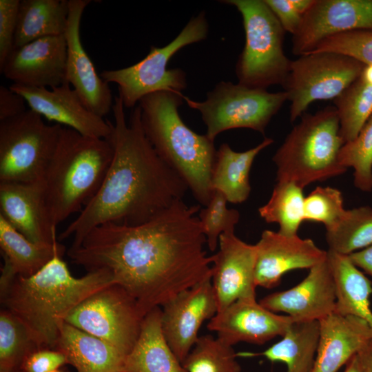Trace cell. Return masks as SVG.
<instances>
[{
  "mask_svg": "<svg viewBox=\"0 0 372 372\" xmlns=\"http://www.w3.org/2000/svg\"><path fill=\"white\" fill-rule=\"evenodd\" d=\"M200 205L183 199L138 225L105 223L93 228L76 249L71 261L87 272L102 270L121 287L145 317L181 291L211 277L213 256L206 238Z\"/></svg>",
  "mask_w": 372,
  "mask_h": 372,
  "instance_id": "1",
  "label": "cell"
},
{
  "mask_svg": "<svg viewBox=\"0 0 372 372\" xmlns=\"http://www.w3.org/2000/svg\"><path fill=\"white\" fill-rule=\"evenodd\" d=\"M125 108L120 96H115L112 108L114 122L107 138L113 157L99 191L58 236L59 241L72 237L70 249L77 248L85 236L101 224L145 223L183 199L189 190L146 137L138 105L133 108L129 123Z\"/></svg>",
  "mask_w": 372,
  "mask_h": 372,
  "instance_id": "2",
  "label": "cell"
},
{
  "mask_svg": "<svg viewBox=\"0 0 372 372\" xmlns=\"http://www.w3.org/2000/svg\"><path fill=\"white\" fill-rule=\"evenodd\" d=\"M110 284V276L102 270L73 276L63 256H56L34 275L14 278L0 291V300L3 309L23 324L39 349H54L67 316Z\"/></svg>",
  "mask_w": 372,
  "mask_h": 372,
  "instance_id": "3",
  "label": "cell"
},
{
  "mask_svg": "<svg viewBox=\"0 0 372 372\" xmlns=\"http://www.w3.org/2000/svg\"><path fill=\"white\" fill-rule=\"evenodd\" d=\"M183 96L162 91L143 97L138 103L141 121L156 152L205 207L213 192L211 174L217 150L214 141L193 131L181 118L178 108Z\"/></svg>",
  "mask_w": 372,
  "mask_h": 372,
  "instance_id": "4",
  "label": "cell"
},
{
  "mask_svg": "<svg viewBox=\"0 0 372 372\" xmlns=\"http://www.w3.org/2000/svg\"><path fill=\"white\" fill-rule=\"evenodd\" d=\"M113 157L107 139L63 126L45 172V202L53 226L81 211L99 191Z\"/></svg>",
  "mask_w": 372,
  "mask_h": 372,
  "instance_id": "5",
  "label": "cell"
},
{
  "mask_svg": "<svg viewBox=\"0 0 372 372\" xmlns=\"http://www.w3.org/2000/svg\"><path fill=\"white\" fill-rule=\"evenodd\" d=\"M344 144L335 107L305 112L272 158L276 181H292L304 189L343 174L347 169L338 157Z\"/></svg>",
  "mask_w": 372,
  "mask_h": 372,
  "instance_id": "6",
  "label": "cell"
},
{
  "mask_svg": "<svg viewBox=\"0 0 372 372\" xmlns=\"http://www.w3.org/2000/svg\"><path fill=\"white\" fill-rule=\"evenodd\" d=\"M242 16L245 42L236 64L238 83L267 90L282 85L291 61L283 50L285 31L264 0H225Z\"/></svg>",
  "mask_w": 372,
  "mask_h": 372,
  "instance_id": "7",
  "label": "cell"
},
{
  "mask_svg": "<svg viewBox=\"0 0 372 372\" xmlns=\"http://www.w3.org/2000/svg\"><path fill=\"white\" fill-rule=\"evenodd\" d=\"M209 25L205 12L192 17L169 43L151 46L142 60L129 67L105 70L101 77L115 83L125 108H134L143 97L157 92L181 93L187 87V75L180 68H167L172 57L183 48L205 40Z\"/></svg>",
  "mask_w": 372,
  "mask_h": 372,
  "instance_id": "8",
  "label": "cell"
},
{
  "mask_svg": "<svg viewBox=\"0 0 372 372\" xmlns=\"http://www.w3.org/2000/svg\"><path fill=\"white\" fill-rule=\"evenodd\" d=\"M62 127L30 109L0 121V183L43 180Z\"/></svg>",
  "mask_w": 372,
  "mask_h": 372,
  "instance_id": "9",
  "label": "cell"
},
{
  "mask_svg": "<svg viewBox=\"0 0 372 372\" xmlns=\"http://www.w3.org/2000/svg\"><path fill=\"white\" fill-rule=\"evenodd\" d=\"M183 99L190 108L200 112L207 127L205 134L214 141L221 132L236 128L265 134L271 119L287 101V94L222 81L207 93L205 101Z\"/></svg>",
  "mask_w": 372,
  "mask_h": 372,
  "instance_id": "10",
  "label": "cell"
},
{
  "mask_svg": "<svg viewBox=\"0 0 372 372\" xmlns=\"http://www.w3.org/2000/svg\"><path fill=\"white\" fill-rule=\"evenodd\" d=\"M365 65L333 52H311L291 61L282 85L291 103L290 121L301 117L313 102L335 99L360 77Z\"/></svg>",
  "mask_w": 372,
  "mask_h": 372,
  "instance_id": "11",
  "label": "cell"
},
{
  "mask_svg": "<svg viewBox=\"0 0 372 372\" xmlns=\"http://www.w3.org/2000/svg\"><path fill=\"white\" fill-rule=\"evenodd\" d=\"M143 318L134 300L119 285L110 284L82 301L65 322L127 355L139 336Z\"/></svg>",
  "mask_w": 372,
  "mask_h": 372,
  "instance_id": "12",
  "label": "cell"
},
{
  "mask_svg": "<svg viewBox=\"0 0 372 372\" xmlns=\"http://www.w3.org/2000/svg\"><path fill=\"white\" fill-rule=\"evenodd\" d=\"M211 278L181 291L161 307L162 332L181 363L198 340L203 322L218 312Z\"/></svg>",
  "mask_w": 372,
  "mask_h": 372,
  "instance_id": "13",
  "label": "cell"
},
{
  "mask_svg": "<svg viewBox=\"0 0 372 372\" xmlns=\"http://www.w3.org/2000/svg\"><path fill=\"white\" fill-rule=\"evenodd\" d=\"M354 30H372V0H316L292 35V52L308 54L324 39Z\"/></svg>",
  "mask_w": 372,
  "mask_h": 372,
  "instance_id": "14",
  "label": "cell"
},
{
  "mask_svg": "<svg viewBox=\"0 0 372 372\" xmlns=\"http://www.w3.org/2000/svg\"><path fill=\"white\" fill-rule=\"evenodd\" d=\"M9 87L23 97L30 110L49 121L94 138L107 139L112 133V122L91 111L69 83L50 89L14 83Z\"/></svg>",
  "mask_w": 372,
  "mask_h": 372,
  "instance_id": "15",
  "label": "cell"
},
{
  "mask_svg": "<svg viewBox=\"0 0 372 372\" xmlns=\"http://www.w3.org/2000/svg\"><path fill=\"white\" fill-rule=\"evenodd\" d=\"M66 62L64 34L50 36L14 48L0 71L14 84L50 89L68 83Z\"/></svg>",
  "mask_w": 372,
  "mask_h": 372,
  "instance_id": "16",
  "label": "cell"
},
{
  "mask_svg": "<svg viewBox=\"0 0 372 372\" xmlns=\"http://www.w3.org/2000/svg\"><path fill=\"white\" fill-rule=\"evenodd\" d=\"M90 0H69V12L64 33L67 44L66 79L84 104L103 117L112 110L113 99L109 84L96 72L85 50L80 34L81 17Z\"/></svg>",
  "mask_w": 372,
  "mask_h": 372,
  "instance_id": "17",
  "label": "cell"
},
{
  "mask_svg": "<svg viewBox=\"0 0 372 372\" xmlns=\"http://www.w3.org/2000/svg\"><path fill=\"white\" fill-rule=\"evenodd\" d=\"M218 247L211 280L219 311L236 300L256 298V249L238 238L235 231L223 233Z\"/></svg>",
  "mask_w": 372,
  "mask_h": 372,
  "instance_id": "18",
  "label": "cell"
},
{
  "mask_svg": "<svg viewBox=\"0 0 372 372\" xmlns=\"http://www.w3.org/2000/svg\"><path fill=\"white\" fill-rule=\"evenodd\" d=\"M294 321L267 309L252 298L236 300L218 311L207 327L231 346L239 342L263 344L282 337Z\"/></svg>",
  "mask_w": 372,
  "mask_h": 372,
  "instance_id": "19",
  "label": "cell"
},
{
  "mask_svg": "<svg viewBox=\"0 0 372 372\" xmlns=\"http://www.w3.org/2000/svg\"><path fill=\"white\" fill-rule=\"evenodd\" d=\"M335 284L327 256L293 287L259 300L267 309L286 313L295 321H319L335 311Z\"/></svg>",
  "mask_w": 372,
  "mask_h": 372,
  "instance_id": "20",
  "label": "cell"
},
{
  "mask_svg": "<svg viewBox=\"0 0 372 372\" xmlns=\"http://www.w3.org/2000/svg\"><path fill=\"white\" fill-rule=\"evenodd\" d=\"M255 245V282L256 287L266 289L276 287L287 272L310 269L327 256V251L319 248L311 239L268 229L262 231Z\"/></svg>",
  "mask_w": 372,
  "mask_h": 372,
  "instance_id": "21",
  "label": "cell"
},
{
  "mask_svg": "<svg viewBox=\"0 0 372 372\" xmlns=\"http://www.w3.org/2000/svg\"><path fill=\"white\" fill-rule=\"evenodd\" d=\"M0 215L28 240L52 243L58 240L47 209L44 181L0 183Z\"/></svg>",
  "mask_w": 372,
  "mask_h": 372,
  "instance_id": "22",
  "label": "cell"
},
{
  "mask_svg": "<svg viewBox=\"0 0 372 372\" xmlns=\"http://www.w3.org/2000/svg\"><path fill=\"white\" fill-rule=\"evenodd\" d=\"M320 337L311 372H337L372 339L365 320L335 312L319 320Z\"/></svg>",
  "mask_w": 372,
  "mask_h": 372,
  "instance_id": "23",
  "label": "cell"
},
{
  "mask_svg": "<svg viewBox=\"0 0 372 372\" xmlns=\"http://www.w3.org/2000/svg\"><path fill=\"white\" fill-rule=\"evenodd\" d=\"M0 248L3 258L0 290L17 276H31L54 257L63 256L65 252V246L59 240L44 243L28 240L1 215Z\"/></svg>",
  "mask_w": 372,
  "mask_h": 372,
  "instance_id": "24",
  "label": "cell"
},
{
  "mask_svg": "<svg viewBox=\"0 0 372 372\" xmlns=\"http://www.w3.org/2000/svg\"><path fill=\"white\" fill-rule=\"evenodd\" d=\"M54 349L77 372H124L127 355L110 343L64 322Z\"/></svg>",
  "mask_w": 372,
  "mask_h": 372,
  "instance_id": "25",
  "label": "cell"
},
{
  "mask_svg": "<svg viewBox=\"0 0 372 372\" xmlns=\"http://www.w3.org/2000/svg\"><path fill=\"white\" fill-rule=\"evenodd\" d=\"M161 307L143 318L139 336L126 357L124 372H187L165 340Z\"/></svg>",
  "mask_w": 372,
  "mask_h": 372,
  "instance_id": "26",
  "label": "cell"
},
{
  "mask_svg": "<svg viewBox=\"0 0 372 372\" xmlns=\"http://www.w3.org/2000/svg\"><path fill=\"white\" fill-rule=\"evenodd\" d=\"M273 143L265 138L258 145L244 152H236L227 143H223L216 151L211 169L212 190L222 192L228 203L245 202L251 192L249 172L257 155Z\"/></svg>",
  "mask_w": 372,
  "mask_h": 372,
  "instance_id": "27",
  "label": "cell"
},
{
  "mask_svg": "<svg viewBox=\"0 0 372 372\" xmlns=\"http://www.w3.org/2000/svg\"><path fill=\"white\" fill-rule=\"evenodd\" d=\"M336 289L335 311L367 322L372 328V282L348 256L327 250Z\"/></svg>",
  "mask_w": 372,
  "mask_h": 372,
  "instance_id": "28",
  "label": "cell"
},
{
  "mask_svg": "<svg viewBox=\"0 0 372 372\" xmlns=\"http://www.w3.org/2000/svg\"><path fill=\"white\" fill-rule=\"evenodd\" d=\"M320 337L319 321H294L282 339L260 353L244 352L238 357L263 356L286 365L285 372H311Z\"/></svg>",
  "mask_w": 372,
  "mask_h": 372,
  "instance_id": "29",
  "label": "cell"
},
{
  "mask_svg": "<svg viewBox=\"0 0 372 372\" xmlns=\"http://www.w3.org/2000/svg\"><path fill=\"white\" fill-rule=\"evenodd\" d=\"M68 12V0L21 1L14 48L42 37L63 35Z\"/></svg>",
  "mask_w": 372,
  "mask_h": 372,
  "instance_id": "30",
  "label": "cell"
},
{
  "mask_svg": "<svg viewBox=\"0 0 372 372\" xmlns=\"http://www.w3.org/2000/svg\"><path fill=\"white\" fill-rule=\"evenodd\" d=\"M303 188L292 181H276L269 200L258 209L267 223H276L278 232L296 236L304 221Z\"/></svg>",
  "mask_w": 372,
  "mask_h": 372,
  "instance_id": "31",
  "label": "cell"
},
{
  "mask_svg": "<svg viewBox=\"0 0 372 372\" xmlns=\"http://www.w3.org/2000/svg\"><path fill=\"white\" fill-rule=\"evenodd\" d=\"M329 251L349 256L372 245V207L346 209L340 222L326 231Z\"/></svg>",
  "mask_w": 372,
  "mask_h": 372,
  "instance_id": "32",
  "label": "cell"
},
{
  "mask_svg": "<svg viewBox=\"0 0 372 372\" xmlns=\"http://www.w3.org/2000/svg\"><path fill=\"white\" fill-rule=\"evenodd\" d=\"M344 143L355 139L372 115V85L361 77L333 99Z\"/></svg>",
  "mask_w": 372,
  "mask_h": 372,
  "instance_id": "33",
  "label": "cell"
},
{
  "mask_svg": "<svg viewBox=\"0 0 372 372\" xmlns=\"http://www.w3.org/2000/svg\"><path fill=\"white\" fill-rule=\"evenodd\" d=\"M233 346L211 335L199 336L182 363L187 372H241Z\"/></svg>",
  "mask_w": 372,
  "mask_h": 372,
  "instance_id": "34",
  "label": "cell"
},
{
  "mask_svg": "<svg viewBox=\"0 0 372 372\" xmlns=\"http://www.w3.org/2000/svg\"><path fill=\"white\" fill-rule=\"evenodd\" d=\"M39 349L23 324L8 311L0 312V372H21L28 356Z\"/></svg>",
  "mask_w": 372,
  "mask_h": 372,
  "instance_id": "35",
  "label": "cell"
},
{
  "mask_svg": "<svg viewBox=\"0 0 372 372\" xmlns=\"http://www.w3.org/2000/svg\"><path fill=\"white\" fill-rule=\"evenodd\" d=\"M339 162L346 169L352 167L353 183L364 192L372 191V115L353 141L344 143Z\"/></svg>",
  "mask_w": 372,
  "mask_h": 372,
  "instance_id": "36",
  "label": "cell"
},
{
  "mask_svg": "<svg viewBox=\"0 0 372 372\" xmlns=\"http://www.w3.org/2000/svg\"><path fill=\"white\" fill-rule=\"evenodd\" d=\"M227 203L222 192L213 190L208 204L198 214L207 245L211 251L218 247L220 236L227 231H235L240 219L239 211L228 209Z\"/></svg>",
  "mask_w": 372,
  "mask_h": 372,
  "instance_id": "37",
  "label": "cell"
},
{
  "mask_svg": "<svg viewBox=\"0 0 372 372\" xmlns=\"http://www.w3.org/2000/svg\"><path fill=\"white\" fill-rule=\"evenodd\" d=\"M304 220L322 223L326 231L333 228L346 209L342 192L331 187H317L304 197Z\"/></svg>",
  "mask_w": 372,
  "mask_h": 372,
  "instance_id": "38",
  "label": "cell"
},
{
  "mask_svg": "<svg viewBox=\"0 0 372 372\" xmlns=\"http://www.w3.org/2000/svg\"><path fill=\"white\" fill-rule=\"evenodd\" d=\"M318 52L342 54L366 65H372V30H354L329 37L311 52Z\"/></svg>",
  "mask_w": 372,
  "mask_h": 372,
  "instance_id": "39",
  "label": "cell"
},
{
  "mask_svg": "<svg viewBox=\"0 0 372 372\" xmlns=\"http://www.w3.org/2000/svg\"><path fill=\"white\" fill-rule=\"evenodd\" d=\"M285 32L293 35L316 0H264Z\"/></svg>",
  "mask_w": 372,
  "mask_h": 372,
  "instance_id": "40",
  "label": "cell"
},
{
  "mask_svg": "<svg viewBox=\"0 0 372 372\" xmlns=\"http://www.w3.org/2000/svg\"><path fill=\"white\" fill-rule=\"evenodd\" d=\"M19 0H0V68L14 49Z\"/></svg>",
  "mask_w": 372,
  "mask_h": 372,
  "instance_id": "41",
  "label": "cell"
},
{
  "mask_svg": "<svg viewBox=\"0 0 372 372\" xmlns=\"http://www.w3.org/2000/svg\"><path fill=\"white\" fill-rule=\"evenodd\" d=\"M68 364L66 356L54 349H37L25 359L21 372H52Z\"/></svg>",
  "mask_w": 372,
  "mask_h": 372,
  "instance_id": "42",
  "label": "cell"
},
{
  "mask_svg": "<svg viewBox=\"0 0 372 372\" xmlns=\"http://www.w3.org/2000/svg\"><path fill=\"white\" fill-rule=\"evenodd\" d=\"M23 96L9 87L0 86V121L17 116L28 109ZM27 104V103H26Z\"/></svg>",
  "mask_w": 372,
  "mask_h": 372,
  "instance_id": "43",
  "label": "cell"
},
{
  "mask_svg": "<svg viewBox=\"0 0 372 372\" xmlns=\"http://www.w3.org/2000/svg\"><path fill=\"white\" fill-rule=\"evenodd\" d=\"M348 256L358 269L372 278V245L353 252Z\"/></svg>",
  "mask_w": 372,
  "mask_h": 372,
  "instance_id": "44",
  "label": "cell"
},
{
  "mask_svg": "<svg viewBox=\"0 0 372 372\" xmlns=\"http://www.w3.org/2000/svg\"><path fill=\"white\" fill-rule=\"evenodd\" d=\"M356 355L362 372H372V339Z\"/></svg>",
  "mask_w": 372,
  "mask_h": 372,
  "instance_id": "45",
  "label": "cell"
},
{
  "mask_svg": "<svg viewBox=\"0 0 372 372\" xmlns=\"http://www.w3.org/2000/svg\"><path fill=\"white\" fill-rule=\"evenodd\" d=\"M346 365L344 372H362L356 354L349 360Z\"/></svg>",
  "mask_w": 372,
  "mask_h": 372,
  "instance_id": "46",
  "label": "cell"
},
{
  "mask_svg": "<svg viewBox=\"0 0 372 372\" xmlns=\"http://www.w3.org/2000/svg\"><path fill=\"white\" fill-rule=\"evenodd\" d=\"M360 77L366 83L372 85V65L364 66Z\"/></svg>",
  "mask_w": 372,
  "mask_h": 372,
  "instance_id": "47",
  "label": "cell"
},
{
  "mask_svg": "<svg viewBox=\"0 0 372 372\" xmlns=\"http://www.w3.org/2000/svg\"><path fill=\"white\" fill-rule=\"evenodd\" d=\"M52 372H63V371H60L59 369H58V370H56V371H52Z\"/></svg>",
  "mask_w": 372,
  "mask_h": 372,
  "instance_id": "48",
  "label": "cell"
}]
</instances>
